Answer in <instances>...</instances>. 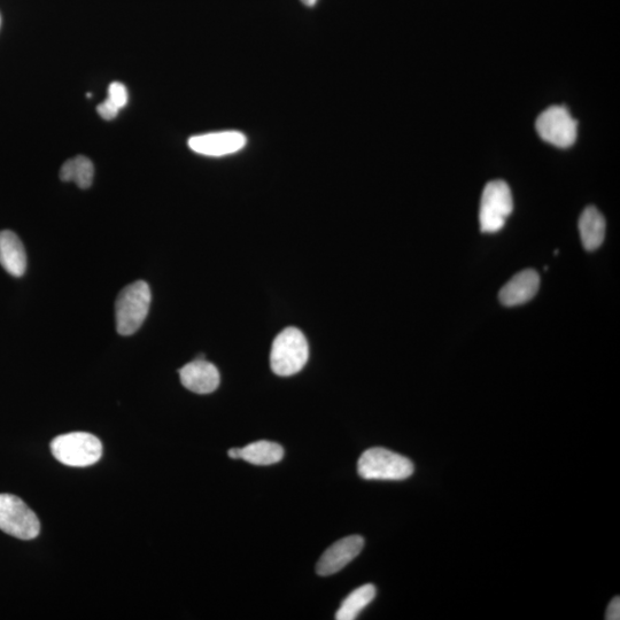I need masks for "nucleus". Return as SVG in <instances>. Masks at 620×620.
<instances>
[{"label": "nucleus", "mask_w": 620, "mask_h": 620, "mask_svg": "<svg viewBox=\"0 0 620 620\" xmlns=\"http://www.w3.org/2000/svg\"><path fill=\"white\" fill-rule=\"evenodd\" d=\"M149 284L138 281L123 289L115 302L116 330L122 336L134 335L142 327L151 306Z\"/></svg>", "instance_id": "obj_1"}, {"label": "nucleus", "mask_w": 620, "mask_h": 620, "mask_svg": "<svg viewBox=\"0 0 620 620\" xmlns=\"http://www.w3.org/2000/svg\"><path fill=\"white\" fill-rule=\"evenodd\" d=\"M308 358L309 346L304 333L297 328H286L275 338L271 347V370L277 376H293L304 369Z\"/></svg>", "instance_id": "obj_2"}, {"label": "nucleus", "mask_w": 620, "mask_h": 620, "mask_svg": "<svg viewBox=\"0 0 620 620\" xmlns=\"http://www.w3.org/2000/svg\"><path fill=\"white\" fill-rule=\"evenodd\" d=\"M51 452L60 463L68 467L84 468L100 460L103 445L93 434L72 432L53 439Z\"/></svg>", "instance_id": "obj_3"}, {"label": "nucleus", "mask_w": 620, "mask_h": 620, "mask_svg": "<svg viewBox=\"0 0 620 620\" xmlns=\"http://www.w3.org/2000/svg\"><path fill=\"white\" fill-rule=\"evenodd\" d=\"M358 472L367 480H403L414 474V464L389 449L370 448L361 455Z\"/></svg>", "instance_id": "obj_4"}, {"label": "nucleus", "mask_w": 620, "mask_h": 620, "mask_svg": "<svg viewBox=\"0 0 620 620\" xmlns=\"http://www.w3.org/2000/svg\"><path fill=\"white\" fill-rule=\"evenodd\" d=\"M514 201L509 185L505 181H492L485 186L480 201L479 223L485 234H495L505 227L513 213Z\"/></svg>", "instance_id": "obj_5"}, {"label": "nucleus", "mask_w": 620, "mask_h": 620, "mask_svg": "<svg viewBox=\"0 0 620 620\" xmlns=\"http://www.w3.org/2000/svg\"><path fill=\"white\" fill-rule=\"evenodd\" d=\"M0 530L14 538L33 540L40 534L41 523L18 496L0 494Z\"/></svg>", "instance_id": "obj_6"}, {"label": "nucleus", "mask_w": 620, "mask_h": 620, "mask_svg": "<svg viewBox=\"0 0 620 620\" xmlns=\"http://www.w3.org/2000/svg\"><path fill=\"white\" fill-rule=\"evenodd\" d=\"M537 131L545 142L561 149H567L576 142L577 121L572 118L567 107L552 106L539 115Z\"/></svg>", "instance_id": "obj_7"}, {"label": "nucleus", "mask_w": 620, "mask_h": 620, "mask_svg": "<svg viewBox=\"0 0 620 620\" xmlns=\"http://www.w3.org/2000/svg\"><path fill=\"white\" fill-rule=\"evenodd\" d=\"M188 144L193 152L206 157H224L243 150L247 138L239 131H221V133L193 136Z\"/></svg>", "instance_id": "obj_8"}, {"label": "nucleus", "mask_w": 620, "mask_h": 620, "mask_svg": "<svg viewBox=\"0 0 620 620\" xmlns=\"http://www.w3.org/2000/svg\"><path fill=\"white\" fill-rule=\"evenodd\" d=\"M363 547L364 539L361 536H351L335 542L317 563V575L321 577L335 575L358 557Z\"/></svg>", "instance_id": "obj_9"}, {"label": "nucleus", "mask_w": 620, "mask_h": 620, "mask_svg": "<svg viewBox=\"0 0 620 620\" xmlns=\"http://www.w3.org/2000/svg\"><path fill=\"white\" fill-rule=\"evenodd\" d=\"M180 378L185 389L198 394L213 393L220 385L219 370L204 359L186 364L180 370Z\"/></svg>", "instance_id": "obj_10"}, {"label": "nucleus", "mask_w": 620, "mask_h": 620, "mask_svg": "<svg viewBox=\"0 0 620 620\" xmlns=\"http://www.w3.org/2000/svg\"><path fill=\"white\" fill-rule=\"evenodd\" d=\"M540 277L537 271L526 269L516 274L501 289L499 299L507 307L521 306L529 302L539 291Z\"/></svg>", "instance_id": "obj_11"}, {"label": "nucleus", "mask_w": 620, "mask_h": 620, "mask_svg": "<svg viewBox=\"0 0 620 620\" xmlns=\"http://www.w3.org/2000/svg\"><path fill=\"white\" fill-rule=\"evenodd\" d=\"M0 265L14 277L25 275L27 254L20 238L14 232H0Z\"/></svg>", "instance_id": "obj_12"}, {"label": "nucleus", "mask_w": 620, "mask_h": 620, "mask_svg": "<svg viewBox=\"0 0 620 620\" xmlns=\"http://www.w3.org/2000/svg\"><path fill=\"white\" fill-rule=\"evenodd\" d=\"M581 242L587 251H595L606 237V220L598 208L587 207L579 219Z\"/></svg>", "instance_id": "obj_13"}, {"label": "nucleus", "mask_w": 620, "mask_h": 620, "mask_svg": "<svg viewBox=\"0 0 620 620\" xmlns=\"http://www.w3.org/2000/svg\"><path fill=\"white\" fill-rule=\"evenodd\" d=\"M284 457V448L271 441H255L244 448H240V460L254 465H273L281 462Z\"/></svg>", "instance_id": "obj_14"}, {"label": "nucleus", "mask_w": 620, "mask_h": 620, "mask_svg": "<svg viewBox=\"0 0 620 620\" xmlns=\"http://www.w3.org/2000/svg\"><path fill=\"white\" fill-rule=\"evenodd\" d=\"M95 177V167L92 161L77 155L74 159L67 160L60 169V180L62 182H74L79 188L89 189Z\"/></svg>", "instance_id": "obj_15"}, {"label": "nucleus", "mask_w": 620, "mask_h": 620, "mask_svg": "<svg viewBox=\"0 0 620 620\" xmlns=\"http://www.w3.org/2000/svg\"><path fill=\"white\" fill-rule=\"evenodd\" d=\"M377 589L374 585L368 584L356 588L341 603L336 614L337 620H354L359 617L361 611L366 609L376 598Z\"/></svg>", "instance_id": "obj_16"}, {"label": "nucleus", "mask_w": 620, "mask_h": 620, "mask_svg": "<svg viewBox=\"0 0 620 620\" xmlns=\"http://www.w3.org/2000/svg\"><path fill=\"white\" fill-rule=\"evenodd\" d=\"M108 99L120 110L128 103V91L122 83L114 82L108 89Z\"/></svg>", "instance_id": "obj_17"}, {"label": "nucleus", "mask_w": 620, "mask_h": 620, "mask_svg": "<svg viewBox=\"0 0 620 620\" xmlns=\"http://www.w3.org/2000/svg\"><path fill=\"white\" fill-rule=\"evenodd\" d=\"M97 111L104 120L111 121L118 116L120 108L116 107L110 99H106L104 103L100 104Z\"/></svg>", "instance_id": "obj_18"}, {"label": "nucleus", "mask_w": 620, "mask_h": 620, "mask_svg": "<svg viewBox=\"0 0 620 620\" xmlns=\"http://www.w3.org/2000/svg\"><path fill=\"white\" fill-rule=\"evenodd\" d=\"M606 619L608 620H619L620 619V599L619 596H616L614 600H612L609 604Z\"/></svg>", "instance_id": "obj_19"}, {"label": "nucleus", "mask_w": 620, "mask_h": 620, "mask_svg": "<svg viewBox=\"0 0 620 620\" xmlns=\"http://www.w3.org/2000/svg\"><path fill=\"white\" fill-rule=\"evenodd\" d=\"M230 459L239 460L240 459V448H231L228 452Z\"/></svg>", "instance_id": "obj_20"}, {"label": "nucleus", "mask_w": 620, "mask_h": 620, "mask_svg": "<svg viewBox=\"0 0 620 620\" xmlns=\"http://www.w3.org/2000/svg\"><path fill=\"white\" fill-rule=\"evenodd\" d=\"M306 6L312 7L317 3V0H301Z\"/></svg>", "instance_id": "obj_21"}]
</instances>
